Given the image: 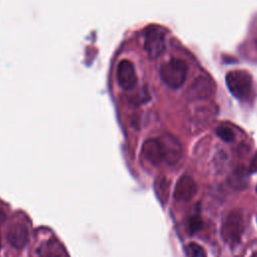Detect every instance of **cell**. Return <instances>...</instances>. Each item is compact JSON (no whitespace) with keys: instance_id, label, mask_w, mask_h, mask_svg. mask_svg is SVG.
Returning <instances> with one entry per match:
<instances>
[{"instance_id":"6da1fadb","label":"cell","mask_w":257,"mask_h":257,"mask_svg":"<svg viewBox=\"0 0 257 257\" xmlns=\"http://www.w3.org/2000/svg\"><path fill=\"white\" fill-rule=\"evenodd\" d=\"M188 74L187 63L179 58H172L163 63L160 68L162 81L170 88H180L186 81Z\"/></svg>"},{"instance_id":"7a4b0ae2","label":"cell","mask_w":257,"mask_h":257,"mask_svg":"<svg viewBox=\"0 0 257 257\" xmlns=\"http://www.w3.org/2000/svg\"><path fill=\"white\" fill-rule=\"evenodd\" d=\"M244 232V218L242 211L232 210L226 217L221 228V235L230 247L237 246Z\"/></svg>"},{"instance_id":"3957f363","label":"cell","mask_w":257,"mask_h":257,"mask_svg":"<svg viewBox=\"0 0 257 257\" xmlns=\"http://www.w3.org/2000/svg\"><path fill=\"white\" fill-rule=\"evenodd\" d=\"M231 94L238 99H247L252 92V76L245 70H232L225 76Z\"/></svg>"},{"instance_id":"277c9868","label":"cell","mask_w":257,"mask_h":257,"mask_svg":"<svg viewBox=\"0 0 257 257\" xmlns=\"http://www.w3.org/2000/svg\"><path fill=\"white\" fill-rule=\"evenodd\" d=\"M144 48L151 59H156L161 56L166 48L164 31L161 28L148 30L145 36Z\"/></svg>"},{"instance_id":"5b68a950","label":"cell","mask_w":257,"mask_h":257,"mask_svg":"<svg viewBox=\"0 0 257 257\" xmlns=\"http://www.w3.org/2000/svg\"><path fill=\"white\" fill-rule=\"evenodd\" d=\"M159 140L162 145L164 162L169 165H175L178 163L183 153L179 140L171 134H165Z\"/></svg>"},{"instance_id":"8992f818","label":"cell","mask_w":257,"mask_h":257,"mask_svg":"<svg viewBox=\"0 0 257 257\" xmlns=\"http://www.w3.org/2000/svg\"><path fill=\"white\" fill-rule=\"evenodd\" d=\"M116 80L123 90H131L137 84V73L134 64L130 60H121L116 68Z\"/></svg>"},{"instance_id":"52a82bcc","label":"cell","mask_w":257,"mask_h":257,"mask_svg":"<svg viewBox=\"0 0 257 257\" xmlns=\"http://www.w3.org/2000/svg\"><path fill=\"white\" fill-rule=\"evenodd\" d=\"M197 192V184L190 176H182L175 187L174 198L179 202H188L194 198Z\"/></svg>"},{"instance_id":"ba28073f","label":"cell","mask_w":257,"mask_h":257,"mask_svg":"<svg viewBox=\"0 0 257 257\" xmlns=\"http://www.w3.org/2000/svg\"><path fill=\"white\" fill-rule=\"evenodd\" d=\"M142 156L154 166H158L164 161L162 145L159 139H148L142 146Z\"/></svg>"},{"instance_id":"9c48e42d","label":"cell","mask_w":257,"mask_h":257,"mask_svg":"<svg viewBox=\"0 0 257 257\" xmlns=\"http://www.w3.org/2000/svg\"><path fill=\"white\" fill-rule=\"evenodd\" d=\"M215 91L214 83L207 77L200 76L194 80L189 90L190 96L193 99H208L213 96Z\"/></svg>"},{"instance_id":"30bf717a","label":"cell","mask_w":257,"mask_h":257,"mask_svg":"<svg viewBox=\"0 0 257 257\" xmlns=\"http://www.w3.org/2000/svg\"><path fill=\"white\" fill-rule=\"evenodd\" d=\"M28 236L29 234L27 227L20 222L11 224L6 235L9 244L16 249H21L27 244Z\"/></svg>"},{"instance_id":"8fae6325","label":"cell","mask_w":257,"mask_h":257,"mask_svg":"<svg viewBox=\"0 0 257 257\" xmlns=\"http://www.w3.org/2000/svg\"><path fill=\"white\" fill-rule=\"evenodd\" d=\"M229 185L236 190H242L247 184V172L243 167L237 168L228 179Z\"/></svg>"},{"instance_id":"7c38bea8","label":"cell","mask_w":257,"mask_h":257,"mask_svg":"<svg viewBox=\"0 0 257 257\" xmlns=\"http://www.w3.org/2000/svg\"><path fill=\"white\" fill-rule=\"evenodd\" d=\"M186 254L188 257H207L205 249L197 243H190L186 247Z\"/></svg>"},{"instance_id":"4fadbf2b","label":"cell","mask_w":257,"mask_h":257,"mask_svg":"<svg viewBox=\"0 0 257 257\" xmlns=\"http://www.w3.org/2000/svg\"><path fill=\"white\" fill-rule=\"evenodd\" d=\"M216 134L224 142L230 143L235 140V133L228 126H224V125L218 126L216 130Z\"/></svg>"},{"instance_id":"5bb4252c","label":"cell","mask_w":257,"mask_h":257,"mask_svg":"<svg viewBox=\"0 0 257 257\" xmlns=\"http://www.w3.org/2000/svg\"><path fill=\"white\" fill-rule=\"evenodd\" d=\"M38 257H62L60 255L59 249H55L52 243H48L47 245L43 246L42 249L39 250Z\"/></svg>"},{"instance_id":"9a60e30c","label":"cell","mask_w":257,"mask_h":257,"mask_svg":"<svg viewBox=\"0 0 257 257\" xmlns=\"http://www.w3.org/2000/svg\"><path fill=\"white\" fill-rule=\"evenodd\" d=\"M202 227V219L199 215H193L188 221V231L190 234H195Z\"/></svg>"},{"instance_id":"2e32d148","label":"cell","mask_w":257,"mask_h":257,"mask_svg":"<svg viewBox=\"0 0 257 257\" xmlns=\"http://www.w3.org/2000/svg\"><path fill=\"white\" fill-rule=\"evenodd\" d=\"M157 187H159L160 189H156V192L159 198L164 202V200L167 199V195H168V184L166 180L165 179L160 180V183L157 184Z\"/></svg>"},{"instance_id":"e0dca14e","label":"cell","mask_w":257,"mask_h":257,"mask_svg":"<svg viewBox=\"0 0 257 257\" xmlns=\"http://www.w3.org/2000/svg\"><path fill=\"white\" fill-rule=\"evenodd\" d=\"M249 171L251 173H256L257 172V153L255 154V156L253 157V159L251 161V164H250V167H249Z\"/></svg>"},{"instance_id":"ac0fdd59","label":"cell","mask_w":257,"mask_h":257,"mask_svg":"<svg viewBox=\"0 0 257 257\" xmlns=\"http://www.w3.org/2000/svg\"><path fill=\"white\" fill-rule=\"evenodd\" d=\"M5 220H6V214L4 213V211H2V210L0 209V227H1V225L5 222Z\"/></svg>"},{"instance_id":"d6986e66","label":"cell","mask_w":257,"mask_h":257,"mask_svg":"<svg viewBox=\"0 0 257 257\" xmlns=\"http://www.w3.org/2000/svg\"><path fill=\"white\" fill-rule=\"evenodd\" d=\"M256 48H257V40H256Z\"/></svg>"},{"instance_id":"ffe728a7","label":"cell","mask_w":257,"mask_h":257,"mask_svg":"<svg viewBox=\"0 0 257 257\" xmlns=\"http://www.w3.org/2000/svg\"><path fill=\"white\" fill-rule=\"evenodd\" d=\"M0 247H1V241H0Z\"/></svg>"},{"instance_id":"44dd1931","label":"cell","mask_w":257,"mask_h":257,"mask_svg":"<svg viewBox=\"0 0 257 257\" xmlns=\"http://www.w3.org/2000/svg\"><path fill=\"white\" fill-rule=\"evenodd\" d=\"M256 191H257V188H256Z\"/></svg>"}]
</instances>
